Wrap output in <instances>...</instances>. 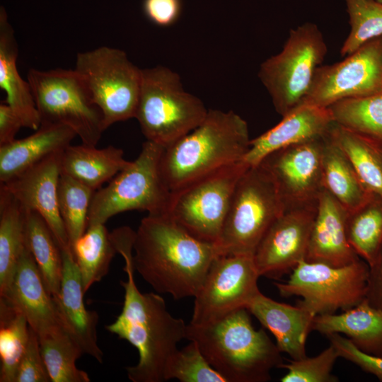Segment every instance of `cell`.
Masks as SVG:
<instances>
[{
    "instance_id": "1",
    "label": "cell",
    "mask_w": 382,
    "mask_h": 382,
    "mask_svg": "<svg viewBox=\"0 0 382 382\" xmlns=\"http://www.w3.org/2000/svg\"><path fill=\"white\" fill-rule=\"evenodd\" d=\"M117 253L124 260L123 270L127 279L120 281L125 290L120 314L105 328L134 346L139 361L126 368L132 382H163L168 363L178 350V344L186 339L187 325L168 311L164 299L159 294L141 293L134 277L133 245L135 231L122 226L111 232Z\"/></svg>"
},
{
    "instance_id": "2",
    "label": "cell",
    "mask_w": 382,
    "mask_h": 382,
    "mask_svg": "<svg viewBox=\"0 0 382 382\" xmlns=\"http://www.w3.org/2000/svg\"><path fill=\"white\" fill-rule=\"evenodd\" d=\"M217 256L215 243L192 236L166 214H148L135 231L134 270L175 300L195 296Z\"/></svg>"
},
{
    "instance_id": "3",
    "label": "cell",
    "mask_w": 382,
    "mask_h": 382,
    "mask_svg": "<svg viewBox=\"0 0 382 382\" xmlns=\"http://www.w3.org/2000/svg\"><path fill=\"white\" fill-rule=\"evenodd\" d=\"M250 312L237 310L207 325L189 323L186 340L195 342L208 363L226 382H267L284 362L263 329L255 330Z\"/></svg>"
},
{
    "instance_id": "4",
    "label": "cell",
    "mask_w": 382,
    "mask_h": 382,
    "mask_svg": "<svg viewBox=\"0 0 382 382\" xmlns=\"http://www.w3.org/2000/svg\"><path fill=\"white\" fill-rule=\"evenodd\" d=\"M250 139L246 121L232 110H209L193 130L164 147L161 170L170 192L243 161Z\"/></svg>"
},
{
    "instance_id": "5",
    "label": "cell",
    "mask_w": 382,
    "mask_h": 382,
    "mask_svg": "<svg viewBox=\"0 0 382 382\" xmlns=\"http://www.w3.org/2000/svg\"><path fill=\"white\" fill-rule=\"evenodd\" d=\"M208 110L183 89L176 72L163 66L141 69L134 118L147 141L166 147L197 127Z\"/></svg>"
},
{
    "instance_id": "6",
    "label": "cell",
    "mask_w": 382,
    "mask_h": 382,
    "mask_svg": "<svg viewBox=\"0 0 382 382\" xmlns=\"http://www.w3.org/2000/svg\"><path fill=\"white\" fill-rule=\"evenodd\" d=\"M284 211L270 174L260 164L250 166L236 186L215 243L219 255H254L268 228Z\"/></svg>"
},
{
    "instance_id": "7",
    "label": "cell",
    "mask_w": 382,
    "mask_h": 382,
    "mask_svg": "<svg viewBox=\"0 0 382 382\" xmlns=\"http://www.w3.org/2000/svg\"><path fill=\"white\" fill-rule=\"evenodd\" d=\"M163 149L164 146L146 140L137 158L106 186L94 192L88 214V226L105 224L113 216L127 211H146L148 214L166 213L171 192L161 170Z\"/></svg>"
},
{
    "instance_id": "8",
    "label": "cell",
    "mask_w": 382,
    "mask_h": 382,
    "mask_svg": "<svg viewBox=\"0 0 382 382\" xmlns=\"http://www.w3.org/2000/svg\"><path fill=\"white\" fill-rule=\"evenodd\" d=\"M327 52L322 32L306 23L291 30L282 50L260 65L258 76L282 117L301 103Z\"/></svg>"
},
{
    "instance_id": "9",
    "label": "cell",
    "mask_w": 382,
    "mask_h": 382,
    "mask_svg": "<svg viewBox=\"0 0 382 382\" xmlns=\"http://www.w3.org/2000/svg\"><path fill=\"white\" fill-rule=\"evenodd\" d=\"M28 81L41 124L68 126L82 144L97 145L105 130L103 116L75 70L31 69Z\"/></svg>"
},
{
    "instance_id": "10",
    "label": "cell",
    "mask_w": 382,
    "mask_h": 382,
    "mask_svg": "<svg viewBox=\"0 0 382 382\" xmlns=\"http://www.w3.org/2000/svg\"><path fill=\"white\" fill-rule=\"evenodd\" d=\"M369 266L359 259L342 267L301 261L283 283H274L280 296H301L299 305L316 316L350 309L365 298Z\"/></svg>"
},
{
    "instance_id": "11",
    "label": "cell",
    "mask_w": 382,
    "mask_h": 382,
    "mask_svg": "<svg viewBox=\"0 0 382 382\" xmlns=\"http://www.w3.org/2000/svg\"><path fill=\"white\" fill-rule=\"evenodd\" d=\"M74 70L100 110L105 129L116 122L135 117L141 69L128 59L123 50L103 46L79 52Z\"/></svg>"
},
{
    "instance_id": "12",
    "label": "cell",
    "mask_w": 382,
    "mask_h": 382,
    "mask_svg": "<svg viewBox=\"0 0 382 382\" xmlns=\"http://www.w3.org/2000/svg\"><path fill=\"white\" fill-rule=\"evenodd\" d=\"M249 167L241 161L172 192L165 214L192 236L216 243L236 186Z\"/></svg>"
},
{
    "instance_id": "13",
    "label": "cell",
    "mask_w": 382,
    "mask_h": 382,
    "mask_svg": "<svg viewBox=\"0 0 382 382\" xmlns=\"http://www.w3.org/2000/svg\"><path fill=\"white\" fill-rule=\"evenodd\" d=\"M253 255H219L213 260L194 301L190 323L207 325L248 308L260 292Z\"/></svg>"
},
{
    "instance_id": "14",
    "label": "cell",
    "mask_w": 382,
    "mask_h": 382,
    "mask_svg": "<svg viewBox=\"0 0 382 382\" xmlns=\"http://www.w3.org/2000/svg\"><path fill=\"white\" fill-rule=\"evenodd\" d=\"M381 91L382 35L367 41L341 62L318 66L309 91L300 105L328 108L344 99Z\"/></svg>"
},
{
    "instance_id": "15",
    "label": "cell",
    "mask_w": 382,
    "mask_h": 382,
    "mask_svg": "<svg viewBox=\"0 0 382 382\" xmlns=\"http://www.w3.org/2000/svg\"><path fill=\"white\" fill-rule=\"evenodd\" d=\"M325 137L277 150L259 163L273 180L285 209L317 203L324 190L323 151Z\"/></svg>"
},
{
    "instance_id": "16",
    "label": "cell",
    "mask_w": 382,
    "mask_h": 382,
    "mask_svg": "<svg viewBox=\"0 0 382 382\" xmlns=\"http://www.w3.org/2000/svg\"><path fill=\"white\" fill-rule=\"evenodd\" d=\"M316 207L286 209L273 222L253 255L260 277L279 279L306 260Z\"/></svg>"
},
{
    "instance_id": "17",
    "label": "cell",
    "mask_w": 382,
    "mask_h": 382,
    "mask_svg": "<svg viewBox=\"0 0 382 382\" xmlns=\"http://www.w3.org/2000/svg\"><path fill=\"white\" fill-rule=\"evenodd\" d=\"M62 152L47 157L1 186L25 209L35 211L41 216L51 229L60 249L65 250H71V247L57 202Z\"/></svg>"
},
{
    "instance_id": "18",
    "label": "cell",
    "mask_w": 382,
    "mask_h": 382,
    "mask_svg": "<svg viewBox=\"0 0 382 382\" xmlns=\"http://www.w3.org/2000/svg\"><path fill=\"white\" fill-rule=\"evenodd\" d=\"M0 297L9 300L23 314L38 338L66 331L54 300L27 246L8 290Z\"/></svg>"
},
{
    "instance_id": "19",
    "label": "cell",
    "mask_w": 382,
    "mask_h": 382,
    "mask_svg": "<svg viewBox=\"0 0 382 382\" xmlns=\"http://www.w3.org/2000/svg\"><path fill=\"white\" fill-rule=\"evenodd\" d=\"M62 277L58 296L54 299L66 332L83 351L102 363L103 353L98 344L99 316L86 308L85 294L78 266L71 250H62Z\"/></svg>"
},
{
    "instance_id": "20",
    "label": "cell",
    "mask_w": 382,
    "mask_h": 382,
    "mask_svg": "<svg viewBox=\"0 0 382 382\" xmlns=\"http://www.w3.org/2000/svg\"><path fill=\"white\" fill-rule=\"evenodd\" d=\"M333 122L328 108L300 105L277 125L251 139L243 161L250 166H257L277 150L325 137Z\"/></svg>"
},
{
    "instance_id": "21",
    "label": "cell",
    "mask_w": 382,
    "mask_h": 382,
    "mask_svg": "<svg viewBox=\"0 0 382 382\" xmlns=\"http://www.w3.org/2000/svg\"><path fill=\"white\" fill-rule=\"evenodd\" d=\"M347 216L345 209L324 189L317 201L305 260L342 267L360 259L348 240Z\"/></svg>"
},
{
    "instance_id": "22",
    "label": "cell",
    "mask_w": 382,
    "mask_h": 382,
    "mask_svg": "<svg viewBox=\"0 0 382 382\" xmlns=\"http://www.w3.org/2000/svg\"><path fill=\"white\" fill-rule=\"evenodd\" d=\"M270 331L282 353L292 359L307 357L306 343L316 315L306 308L276 301L260 292L247 308Z\"/></svg>"
},
{
    "instance_id": "23",
    "label": "cell",
    "mask_w": 382,
    "mask_h": 382,
    "mask_svg": "<svg viewBox=\"0 0 382 382\" xmlns=\"http://www.w3.org/2000/svg\"><path fill=\"white\" fill-rule=\"evenodd\" d=\"M77 136L63 125L41 124L33 134L0 146V183H6L47 157L63 151Z\"/></svg>"
},
{
    "instance_id": "24",
    "label": "cell",
    "mask_w": 382,
    "mask_h": 382,
    "mask_svg": "<svg viewBox=\"0 0 382 382\" xmlns=\"http://www.w3.org/2000/svg\"><path fill=\"white\" fill-rule=\"evenodd\" d=\"M18 54L14 30L4 7L0 8V88L6 94V104L21 119L23 127L37 130L40 118L29 82L18 73Z\"/></svg>"
},
{
    "instance_id": "25",
    "label": "cell",
    "mask_w": 382,
    "mask_h": 382,
    "mask_svg": "<svg viewBox=\"0 0 382 382\" xmlns=\"http://www.w3.org/2000/svg\"><path fill=\"white\" fill-rule=\"evenodd\" d=\"M313 330L321 335H345L360 351L382 357V311L366 298L340 314L316 316Z\"/></svg>"
},
{
    "instance_id": "26",
    "label": "cell",
    "mask_w": 382,
    "mask_h": 382,
    "mask_svg": "<svg viewBox=\"0 0 382 382\" xmlns=\"http://www.w3.org/2000/svg\"><path fill=\"white\" fill-rule=\"evenodd\" d=\"M131 161L122 149L108 146L97 149L82 144L69 145L61 154V173L96 191L108 183Z\"/></svg>"
},
{
    "instance_id": "27",
    "label": "cell",
    "mask_w": 382,
    "mask_h": 382,
    "mask_svg": "<svg viewBox=\"0 0 382 382\" xmlns=\"http://www.w3.org/2000/svg\"><path fill=\"white\" fill-rule=\"evenodd\" d=\"M328 135L345 154L366 188L382 197V141L335 122Z\"/></svg>"
},
{
    "instance_id": "28",
    "label": "cell",
    "mask_w": 382,
    "mask_h": 382,
    "mask_svg": "<svg viewBox=\"0 0 382 382\" xmlns=\"http://www.w3.org/2000/svg\"><path fill=\"white\" fill-rule=\"evenodd\" d=\"M26 209L0 186V296L8 290L25 248Z\"/></svg>"
},
{
    "instance_id": "29",
    "label": "cell",
    "mask_w": 382,
    "mask_h": 382,
    "mask_svg": "<svg viewBox=\"0 0 382 382\" xmlns=\"http://www.w3.org/2000/svg\"><path fill=\"white\" fill-rule=\"evenodd\" d=\"M323 183L324 189L348 213L359 208L372 194L362 183L345 154L328 134L323 151Z\"/></svg>"
},
{
    "instance_id": "30",
    "label": "cell",
    "mask_w": 382,
    "mask_h": 382,
    "mask_svg": "<svg viewBox=\"0 0 382 382\" xmlns=\"http://www.w3.org/2000/svg\"><path fill=\"white\" fill-rule=\"evenodd\" d=\"M86 294L108 272L110 262L117 251L111 234L104 224L88 226L84 233L71 246Z\"/></svg>"
},
{
    "instance_id": "31",
    "label": "cell",
    "mask_w": 382,
    "mask_h": 382,
    "mask_svg": "<svg viewBox=\"0 0 382 382\" xmlns=\"http://www.w3.org/2000/svg\"><path fill=\"white\" fill-rule=\"evenodd\" d=\"M25 245L34 257L48 291L55 299L62 277V250L45 219L30 209H26Z\"/></svg>"
},
{
    "instance_id": "32",
    "label": "cell",
    "mask_w": 382,
    "mask_h": 382,
    "mask_svg": "<svg viewBox=\"0 0 382 382\" xmlns=\"http://www.w3.org/2000/svg\"><path fill=\"white\" fill-rule=\"evenodd\" d=\"M347 231L355 253L372 265L382 248V197L372 193L362 205L348 213Z\"/></svg>"
},
{
    "instance_id": "33",
    "label": "cell",
    "mask_w": 382,
    "mask_h": 382,
    "mask_svg": "<svg viewBox=\"0 0 382 382\" xmlns=\"http://www.w3.org/2000/svg\"><path fill=\"white\" fill-rule=\"evenodd\" d=\"M29 334L30 326L23 314L9 300L0 297L1 382H16Z\"/></svg>"
},
{
    "instance_id": "34",
    "label": "cell",
    "mask_w": 382,
    "mask_h": 382,
    "mask_svg": "<svg viewBox=\"0 0 382 382\" xmlns=\"http://www.w3.org/2000/svg\"><path fill=\"white\" fill-rule=\"evenodd\" d=\"M38 339L51 382L90 381L88 373L76 365L83 352L66 331Z\"/></svg>"
},
{
    "instance_id": "35",
    "label": "cell",
    "mask_w": 382,
    "mask_h": 382,
    "mask_svg": "<svg viewBox=\"0 0 382 382\" xmlns=\"http://www.w3.org/2000/svg\"><path fill=\"white\" fill-rule=\"evenodd\" d=\"M328 108L335 122L382 141V91L344 99Z\"/></svg>"
},
{
    "instance_id": "36",
    "label": "cell",
    "mask_w": 382,
    "mask_h": 382,
    "mask_svg": "<svg viewBox=\"0 0 382 382\" xmlns=\"http://www.w3.org/2000/svg\"><path fill=\"white\" fill-rule=\"evenodd\" d=\"M95 192L61 173L57 187V202L70 247L87 229L88 211Z\"/></svg>"
},
{
    "instance_id": "37",
    "label": "cell",
    "mask_w": 382,
    "mask_h": 382,
    "mask_svg": "<svg viewBox=\"0 0 382 382\" xmlns=\"http://www.w3.org/2000/svg\"><path fill=\"white\" fill-rule=\"evenodd\" d=\"M350 25L341 47L348 56L367 41L382 35V3L377 0H345Z\"/></svg>"
},
{
    "instance_id": "38",
    "label": "cell",
    "mask_w": 382,
    "mask_h": 382,
    "mask_svg": "<svg viewBox=\"0 0 382 382\" xmlns=\"http://www.w3.org/2000/svg\"><path fill=\"white\" fill-rule=\"evenodd\" d=\"M166 381L177 379L181 382H226L207 361L198 345L190 342L178 349L170 359L165 374Z\"/></svg>"
},
{
    "instance_id": "39",
    "label": "cell",
    "mask_w": 382,
    "mask_h": 382,
    "mask_svg": "<svg viewBox=\"0 0 382 382\" xmlns=\"http://www.w3.org/2000/svg\"><path fill=\"white\" fill-rule=\"evenodd\" d=\"M339 357L335 347L330 346L317 356L284 362L280 368L287 370L280 378L282 382H337L338 378L332 374L333 366Z\"/></svg>"
},
{
    "instance_id": "40",
    "label": "cell",
    "mask_w": 382,
    "mask_h": 382,
    "mask_svg": "<svg viewBox=\"0 0 382 382\" xmlns=\"http://www.w3.org/2000/svg\"><path fill=\"white\" fill-rule=\"evenodd\" d=\"M51 381L35 332L30 327L26 349L20 361L16 382Z\"/></svg>"
},
{
    "instance_id": "41",
    "label": "cell",
    "mask_w": 382,
    "mask_h": 382,
    "mask_svg": "<svg viewBox=\"0 0 382 382\" xmlns=\"http://www.w3.org/2000/svg\"><path fill=\"white\" fill-rule=\"evenodd\" d=\"M326 337L336 349L339 357L354 364L364 371L374 375L382 381V357L360 351L349 339L339 333L330 334Z\"/></svg>"
},
{
    "instance_id": "42",
    "label": "cell",
    "mask_w": 382,
    "mask_h": 382,
    "mask_svg": "<svg viewBox=\"0 0 382 382\" xmlns=\"http://www.w3.org/2000/svg\"><path fill=\"white\" fill-rule=\"evenodd\" d=\"M144 9L147 17L159 26L175 23L180 11V0H145Z\"/></svg>"
},
{
    "instance_id": "43",
    "label": "cell",
    "mask_w": 382,
    "mask_h": 382,
    "mask_svg": "<svg viewBox=\"0 0 382 382\" xmlns=\"http://www.w3.org/2000/svg\"><path fill=\"white\" fill-rule=\"evenodd\" d=\"M366 299L382 311V248L375 262L369 266Z\"/></svg>"
},
{
    "instance_id": "44",
    "label": "cell",
    "mask_w": 382,
    "mask_h": 382,
    "mask_svg": "<svg viewBox=\"0 0 382 382\" xmlns=\"http://www.w3.org/2000/svg\"><path fill=\"white\" fill-rule=\"evenodd\" d=\"M23 127L18 116L8 104L0 105V146L8 144L16 140L18 132Z\"/></svg>"
},
{
    "instance_id": "45",
    "label": "cell",
    "mask_w": 382,
    "mask_h": 382,
    "mask_svg": "<svg viewBox=\"0 0 382 382\" xmlns=\"http://www.w3.org/2000/svg\"><path fill=\"white\" fill-rule=\"evenodd\" d=\"M378 1L382 3V0H377Z\"/></svg>"
}]
</instances>
